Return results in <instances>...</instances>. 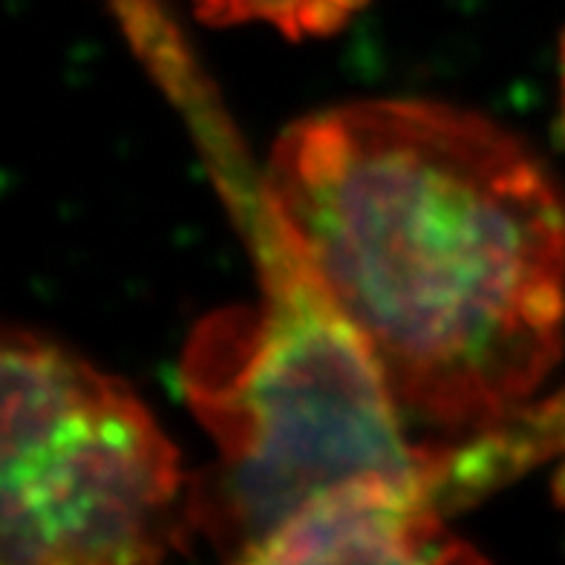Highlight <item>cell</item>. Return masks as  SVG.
<instances>
[{
	"label": "cell",
	"mask_w": 565,
	"mask_h": 565,
	"mask_svg": "<svg viewBox=\"0 0 565 565\" xmlns=\"http://www.w3.org/2000/svg\"><path fill=\"white\" fill-rule=\"evenodd\" d=\"M266 182L422 445L529 416L563 355L565 200L516 136L433 102H361L289 127Z\"/></svg>",
	"instance_id": "1"
},
{
	"label": "cell",
	"mask_w": 565,
	"mask_h": 565,
	"mask_svg": "<svg viewBox=\"0 0 565 565\" xmlns=\"http://www.w3.org/2000/svg\"><path fill=\"white\" fill-rule=\"evenodd\" d=\"M205 162L257 260L260 300L202 320L182 355V393L216 445L214 465L191 479V529L220 557L257 563L306 502L343 482L416 479L433 493L430 456L407 439L379 366L239 136Z\"/></svg>",
	"instance_id": "2"
},
{
	"label": "cell",
	"mask_w": 565,
	"mask_h": 565,
	"mask_svg": "<svg viewBox=\"0 0 565 565\" xmlns=\"http://www.w3.org/2000/svg\"><path fill=\"white\" fill-rule=\"evenodd\" d=\"M366 0H194L200 21L211 26L268 23L282 35H332L347 26Z\"/></svg>",
	"instance_id": "5"
},
{
	"label": "cell",
	"mask_w": 565,
	"mask_h": 565,
	"mask_svg": "<svg viewBox=\"0 0 565 565\" xmlns=\"http://www.w3.org/2000/svg\"><path fill=\"white\" fill-rule=\"evenodd\" d=\"M441 505L416 479L364 477L306 502L257 563H468L482 559L450 534Z\"/></svg>",
	"instance_id": "4"
},
{
	"label": "cell",
	"mask_w": 565,
	"mask_h": 565,
	"mask_svg": "<svg viewBox=\"0 0 565 565\" xmlns=\"http://www.w3.org/2000/svg\"><path fill=\"white\" fill-rule=\"evenodd\" d=\"M0 361L3 563H157L194 536L191 479L125 381L30 329Z\"/></svg>",
	"instance_id": "3"
}]
</instances>
